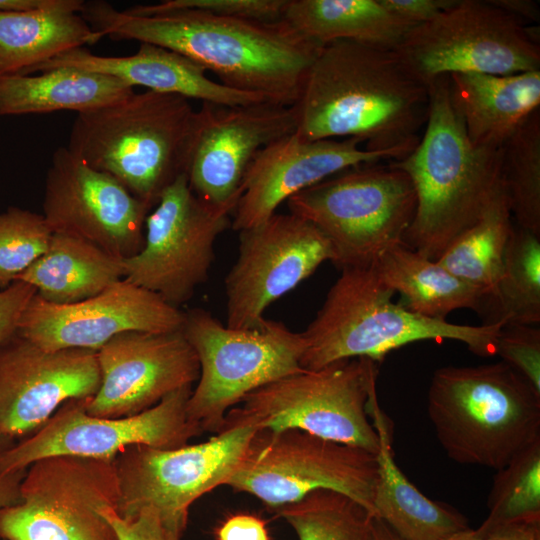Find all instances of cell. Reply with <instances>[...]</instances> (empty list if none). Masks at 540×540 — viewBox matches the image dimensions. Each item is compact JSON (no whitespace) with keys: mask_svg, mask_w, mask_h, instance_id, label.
Returning <instances> with one entry per match:
<instances>
[{"mask_svg":"<svg viewBox=\"0 0 540 540\" xmlns=\"http://www.w3.org/2000/svg\"><path fill=\"white\" fill-rule=\"evenodd\" d=\"M84 19L103 38L135 40L177 52L214 73L222 85L293 106L321 45L287 21L223 17L195 9H115L85 2Z\"/></svg>","mask_w":540,"mask_h":540,"instance_id":"obj_1","label":"cell"},{"mask_svg":"<svg viewBox=\"0 0 540 540\" xmlns=\"http://www.w3.org/2000/svg\"><path fill=\"white\" fill-rule=\"evenodd\" d=\"M291 107L301 139L353 138L398 161L421 138L429 87L393 49L334 41L320 49Z\"/></svg>","mask_w":540,"mask_h":540,"instance_id":"obj_2","label":"cell"},{"mask_svg":"<svg viewBox=\"0 0 540 540\" xmlns=\"http://www.w3.org/2000/svg\"><path fill=\"white\" fill-rule=\"evenodd\" d=\"M423 135L403 159L390 162L411 179L416 210L403 242L437 260L484 213L504 187L502 148L474 145L452 101L448 76L429 85Z\"/></svg>","mask_w":540,"mask_h":540,"instance_id":"obj_3","label":"cell"},{"mask_svg":"<svg viewBox=\"0 0 540 540\" xmlns=\"http://www.w3.org/2000/svg\"><path fill=\"white\" fill-rule=\"evenodd\" d=\"M196 110L181 95L146 90L77 114L66 146L150 209L186 174Z\"/></svg>","mask_w":540,"mask_h":540,"instance_id":"obj_4","label":"cell"},{"mask_svg":"<svg viewBox=\"0 0 540 540\" xmlns=\"http://www.w3.org/2000/svg\"><path fill=\"white\" fill-rule=\"evenodd\" d=\"M394 295L373 265L341 269L315 318L301 333V367L317 370L351 358L379 363L389 352L425 340L459 341L476 355H495L503 322L472 326L433 319L395 302Z\"/></svg>","mask_w":540,"mask_h":540,"instance_id":"obj_5","label":"cell"},{"mask_svg":"<svg viewBox=\"0 0 540 540\" xmlns=\"http://www.w3.org/2000/svg\"><path fill=\"white\" fill-rule=\"evenodd\" d=\"M428 416L446 455L494 470L540 440V393L504 362L434 371Z\"/></svg>","mask_w":540,"mask_h":540,"instance_id":"obj_6","label":"cell"},{"mask_svg":"<svg viewBox=\"0 0 540 540\" xmlns=\"http://www.w3.org/2000/svg\"><path fill=\"white\" fill-rule=\"evenodd\" d=\"M289 213L319 229L338 268L368 267L403 242L416 210L410 177L378 163L346 169L287 201Z\"/></svg>","mask_w":540,"mask_h":540,"instance_id":"obj_7","label":"cell"},{"mask_svg":"<svg viewBox=\"0 0 540 540\" xmlns=\"http://www.w3.org/2000/svg\"><path fill=\"white\" fill-rule=\"evenodd\" d=\"M377 375L378 363L368 358L303 369L248 394L239 407L229 410L224 425L297 429L377 454L379 436L369 410Z\"/></svg>","mask_w":540,"mask_h":540,"instance_id":"obj_8","label":"cell"},{"mask_svg":"<svg viewBox=\"0 0 540 540\" xmlns=\"http://www.w3.org/2000/svg\"><path fill=\"white\" fill-rule=\"evenodd\" d=\"M182 332L200 366L186 409L201 433H219L229 410L248 394L303 370L302 335L281 322L264 319L258 327L235 329L195 308L185 312Z\"/></svg>","mask_w":540,"mask_h":540,"instance_id":"obj_9","label":"cell"},{"mask_svg":"<svg viewBox=\"0 0 540 540\" xmlns=\"http://www.w3.org/2000/svg\"><path fill=\"white\" fill-rule=\"evenodd\" d=\"M254 425H225L209 440L173 449L133 445L114 459L119 499L115 512L131 518L156 513L170 540H181L191 505L226 485L257 432Z\"/></svg>","mask_w":540,"mask_h":540,"instance_id":"obj_10","label":"cell"},{"mask_svg":"<svg viewBox=\"0 0 540 540\" xmlns=\"http://www.w3.org/2000/svg\"><path fill=\"white\" fill-rule=\"evenodd\" d=\"M393 50L426 85L455 73L540 70L536 27L490 0H456L431 20L410 28Z\"/></svg>","mask_w":540,"mask_h":540,"instance_id":"obj_11","label":"cell"},{"mask_svg":"<svg viewBox=\"0 0 540 540\" xmlns=\"http://www.w3.org/2000/svg\"><path fill=\"white\" fill-rule=\"evenodd\" d=\"M377 454L310 433L257 430L226 485L274 511L315 490L342 493L373 516Z\"/></svg>","mask_w":540,"mask_h":540,"instance_id":"obj_12","label":"cell"},{"mask_svg":"<svg viewBox=\"0 0 540 540\" xmlns=\"http://www.w3.org/2000/svg\"><path fill=\"white\" fill-rule=\"evenodd\" d=\"M113 461L51 456L35 461L19 500L0 508L1 540H118L102 511L116 510Z\"/></svg>","mask_w":540,"mask_h":540,"instance_id":"obj_13","label":"cell"},{"mask_svg":"<svg viewBox=\"0 0 540 540\" xmlns=\"http://www.w3.org/2000/svg\"><path fill=\"white\" fill-rule=\"evenodd\" d=\"M234 210L233 205H214L199 198L182 174L148 214L142 249L124 259V280L179 308L207 281L215 241L230 225Z\"/></svg>","mask_w":540,"mask_h":540,"instance_id":"obj_14","label":"cell"},{"mask_svg":"<svg viewBox=\"0 0 540 540\" xmlns=\"http://www.w3.org/2000/svg\"><path fill=\"white\" fill-rule=\"evenodd\" d=\"M192 386L163 398L137 415L104 418L85 410L86 399L64 403L49 421L32 435L0 453V475L26 470L37 460L51 456H77L114 461L133 445L160 449L185 446L201 435L187 415Z\"/></svg>","mask_w":540,"mask_h":540,"instance_id":"obj_15","label":"cell"},{"mask_svg":"<svg viewBox=\"0 0 540 540\" xmlns=\"http://www.w3.org/2000/svg\"><path fill=\"white\" fill-rule=\"evenodd\" d=\"M333 261L328 239L309 221L275 213L239 231L237 259L225 278L227 321L235 329L258 327L266 308Z\"/></svg>","mask_w":540,"mask_h":540,"instance_id":"obj_16","label":"cell"},{"mask_svg":"<svg viewBox=\"0 0 540 540\" xmlns=\"http://www.w3.org/2000/svg\"><path fill=\"white\" fill-rule=\"evenodd\" d=\"M150 208L111 175L58 147L48 168L43 217L53 233L88 241L127 259L144 245Z\"/></svg>","mask_w":540,"mask_h":540,"instance_id":"obj_17","label":"cell"},{"mask_svg":"<svg viewBox=\"0 0 540 540\" xmlns=\"http://www.w3.org/2000/svg\"><path fill=\"white\" fill-rule=\"evenodd\" d=\"M295 131L291 106L268 101L233 106L203 102L196 110L186 169L190 188L210 204L236 207L256 155Z\"/></svg>","mask_w":540,"mask_h":540,"instance_id":"obj_18","label":"cell"},{"mask_svg":"<svg viewBox=\"0 0 540 540\" xmlns=\"http://www.w3.org/2000/svg\"><path fill=\"white\" fill-rule=\"evenodd\" d=\"M184 319L185 312L179 308L123 279L71 304L50 303L35 293L19 319L16 333L47 350L97 351L124 332L181 330Z\"/></svg>","mask_w":540,"mask_h":540,"instance_id":"obj_19","label":"cell"},{"mask_svg":"<svg viewBox=\"0 0 540 540\" xmlns=\"http://www.w3.org/2000/svg\"><path fill=\"white\" fill-rule=\"evenodd\" d=\"M99 386L97 351L47 350L15 333L0 343V434L24 439L64 403L91 398Z\"/></svg>","mask_w":540,"mask_h":540,"instance_id":"obj_20","label":"cell"},{"mask_svg":"<svg viewBox=\"0 0 540 540\" xmlns=\"http://www.w3.org/2000/svg\"><path fill=\"white\" fill-rule=\"evenodd\" d=\"M100 386L85 400L88 414L104 418L137 415L198 380L200 366L182 329L128 331L99 350Z\"/></svg>","mask_w":540,"mask_h":540,"instance_id":"obj_21","label":"cell"},{"mask_svg":"<svg viewBox=\"0 0 540 540\" xmlns=\"http://www.w3.org/2000/svg\"><path fill=\"white\" fill-rule=\"evenodd\" d=\"M385 160L395 157L367 150L357 139L306 141L296 132L287 135L263 148L250 164L232 228L239 232L256 226L296 193L346 169Z\"/></svg>","mask_w":540,"mask_h":540,"instance_id":"obj_22","label":"cell"},{"mask_svg":"<svg viewBox=\"0 0 540 540\" xmlns=\"http://www.w3.org/2000/svg\"><path fill=\"white\" fill-rule=\"evenodd\" d=\"M60 67L110 75L133 88L142 86L201 103L233 106L267 101L262 96L228 88L208 77L207 71L189 58L149 43H140L135 54L122 57L101 56L84 47L76 48L39 65L32 73Z\"/></svg>","mask_w":540,"mask_h":540,"instance_id":"obj_23","label":"cell"},{"mask_svg":"<svg viewBox=\"0 0 540 540\" xmlns=\"http://www.w3.org/2000/svg\"><path fill=\"white\" fill-rule=\"evenodd\" d=\"M448 79L452 101L476 146L501 149L540 109V70L509 75L455 73Z\"/></svg>","mask_w":540,"mask_h":540,"instance_id":"obj_24","label":"cell"},{"mask_svg":"<svg viewBox=\"0 0 540 540\" xmlns=\"http://www.w3.org/2000/svg\"><path fill=\"white\" fill-rule=\"evenodd\" d=\"M370 405V416L379 436L374 516L404 540H444L469 529L463 514L429 499L404 475L395 462L391 424L380 409L377 396Z\"/></svg>","mask_w":540,"mask_h":540,"instance_id":"obj_25","label":"cell"},{"mask_svg":"<svg viewBox=\"0 0 540 540\" xmlns=\"http://www.w3.org/2000/svg\"><path fill=\"white\" fill-rule=\"evenodd\" d=\"M85 2L65 0L58 7L0 12V76L30 75L39 65L102 37L81 15Z\"/></svg>","mask_w":540,"mask_h":540,"instance_id":"obj_26","label":"cell"},{"mask_svg":"<svg viewBox=\"0 0 540 540\" xmlns=\"http://www.w3.org/2000/svg\"><path fill=\"white\" fill-rule=\"evenodd\" d=\"M133 92V87L118 78L75 68L0 76V116L61 110L79 114L118 102Z\"/></svg>","mask_w":540,"mask_h":540,"instance_id":"obj_27","label":"cell"},{"mask_svg":"<svg viewBox=\"0 0 540 540\" xmlns=\"http://www.w3.org/2000/svg\"><path fill=\"white\" fill-rule=\"evenodd\" d=\"M125 277L124 259L83 239L53 233L46 252L17 276L54 304L91 298Z\"/></svg>","mask_w":540,"mask_h":540,"instance_id":"obj_28","label":"cell"},{"mask_svg":"<svg viewBox=\"0 0 540 540\" xmlns=\"http://www.w3.org/2000/svg\"><path fill=\"white\" fill-rule=\"evenodd\" d=\"M373 266L412 312L438 320L458 309L483 312L485 299L477 289L404 242L387 249Z\"/></svg>","mask_w":540,"mask_h":540,"instance_id":"obj_29","label":"cell"},{"mask_svg":"<svg viewBox=\"0 0 540 540\" xmlns=\"http://www.w3.org/2000/svg\"><path fill=\"white\" fill-rule=\"evenodd\" d=\"M283 19L321 46L353 41L394 49L415 26L380 0H288Z\"/></svg>","mask_w":540,"mask_h":540,"instance_id":"obj_30","label":"cell"},{"mask_svg":"<svg viewBox=\"0 0 540 540\" xmlns=\"http://www.w3.org/2000/svg\"><path fill=\"white\" fill-rule=\"evenodd\" d=\"M513 226L504 186L482 216L436 260L453 275L477 289L484 296V308L496 292Z\"/></svg>","mask_w":540,"mask_h":540,"instance_id":"obj_31","label":"cell"},{"mask_svg":"<svg viewBox=\"0 0 540 540\" xmlns=\"http://www.w3.org/2000/svg\"><path fill=\"white\" fill-rule=\"evenodd\" d=\"M485 324L536 325L540 322V236L514 224L502 273Z\"/></svg>","mask_w":540,"mask_h":540,"instance_id":"obj_32","label":"cell"},{"mask_svg":"<svg viewBox=\"0 0 540 540\" xmlns=\"http://www.w3.org/2000/svg\"><path fill=\"white\" fill-rule=\"evenodd\" d=\"M274 512L292 527L298 540H371L373 515L339 492L315 490Z\"/></svg>","mask_w":540,"mask_h":540,"instance_id":"obj_33","label":"cell"},{"mask_svg":"<svg viewBox=\"0 0 540 540\" xmlns=\"http://www.w3.org/2000/svg\"><path fill=\"white\" fill-rule=\"evenodd\" d=\"M502 174L515 224L540 236V109L502 147Z\"/></svg>","mask_w":540,"mask_h":540,"instance_id":"obj_34","label":"cell"},{"mask_svg":"<svg viewBox=\"0 0 540 540\" xmlns=\"http://www.w3.org/2000/svg\"><path fill=\"white\" fill-rule=\"evenodd\" d=\"M496 471L487 500L489 514L475 529L482 537L502 525L540 520V440Z\"/></svg>","mask_w":540,"mask_h":540,"instance_id":"obj_35","label":"cell"},{"mask_svg":"<svg viewBox=\"0 0 540 540\" xmlns=\"http://www.w3.org/2000/svg\"><path fill=\"white\" fill-rule=\"evenodd\" d=\"M52 236L42 214L18 207L0 213L1 290L46 252Z\"/></svg>","mask_w":540,"mask_h":540,"instance_id":"obj_36","label":"cell"},{"mask_svg":"<svg viewBox=\"0 0 540 540\" xmlns=\"http://www.w3.org/2000/svg\"><path fill=\"white\" fill-rule=\"evenodd\" d=\"M498 355L540 393V329L535 325L503 324L495 343Z\"/></svg>","mask_w":540,"mask_h":540,"instance_id":"obj_37","label":"cell"},{"mask_svg":"<svg viewBox=\"0 0 540 540\" xmlns=\"http://www.w3.org/2000/svg\"><path fill=\"white\" fill-rule=\"evenodd\" d=\"M288 0H165L153 9H195L213 15L275 22L283 20Z\"/></svg>","mask_w":540,"mask_h":540,"instance_id":"obj_38","label":"cell"},{"mask_svg":"<svg viewBox=\"0 0 540 540\" xmlns=\"http://www.w3.org/2000/svg\"><path fill=\"white\" fill-rule=\"evenodd\" d=\"M102 515L111 524L118 540H170L158 516L150 509L126 519L113 508L102 511Z\"/></svg>","mask_w":540,"mask_h":540,"instance_id":"obj_39","label":"cell"},{"mask_svg":"<svg viewBox=\"0 0 540 540\" xmlns=\"http://www.w3.org/2000/svg\"><path fill=\"white\" fill-rule=\"evenodd\" d=\"M35 293L32 285L21 281L0 290V343L16 333L19 319Z\"/></svg>","mask_w":540,"mask_h":540,"instance_id":"obj_40","label":"cell"},{"mask_svg":"<svg viewBox=\"0 0 540 540\" xmlns=\"http://www.w3.org/2000/svg\"><path fill=\"white\" fill-rule=\"evenodd\" d=\"M380 2L399 18L418 25L431 20L452 6L456 0H380Z\"/></svg>","mask_w":540,"mask_h":540,"instance_id":"obj_41","label":"cell"},{"mask_svg":"<svg viewBox=\"0 0 540 540\" xmlns=\"http://www.w3.org/2000/svg\"><path fill=\"white\" fill-rule=\"evenodd\" d=\"M217 540H270L265 523L249 514L227 518L216 531Z\"/></svg>","mask_w":540,"mask_h":540,"instance_id":"obj_42","label":"cell"},{"mask_svg":"<svg viewBox=\"0 0 540 540\" xmlns=\"http://www.w3.org/2000/svg\"><path fill=\"white\" fill-rule=\"evenodd\" d=\"M485 540H540V520L520 521L499 526Z\"/></svg>","mask_w":540,"mask_h":540,"instance_id":"obj_43","label":"cell"},{"mask_svg":"<svg viewBox=\"0 0 540 540\" xmlns=\"http://www.w3.org/2000/svg\"><path fill=\"white\" fill-rule=\"evenodd\" d=\"M495 6L513 15L527 25L539 22L540 9L532 0H490Z\"/></svg>","mask_w":540,"mask_h":540,"instance_id":"obj_44","label":"cell"},{"mask_svg":"<svg viewBox=\"0 0 540 540\" xmlns=\"http://www.w3.org/2000/svg\"><path fill=\"white\" fill-rule=\"evenodd\" d=\"M26 470L0 475V508L19 500L20 483Z\"/></svg>","mask_w":540,"mask_h":540,"instance_id":"obj_45","label":"cell"},{"mask_svg":"<svg viewBox=\"0 0 540 540\" xmlns=\"http://www.w3.org/2000/svg\"><path fill=\"white\" fill-rule=\"evenodd\" d=\"M65 0H0V12H27L62 5Z\"/></svg>","mask_w":540,"mask_h":540,"instance_id":"obj_46","label":"cell"},{"mask_svg":"<svg viewBox=\"0 0 540 540\" xmlns=\"http://www.w3.org/2000/svg\"><path fill=\"white\" fill-rule=\"evenodd\" d=\"M371 540H404L382 519L373 516L371 521Z\"/></svg>","mask_w":540,"mask_h":540,"instance_id":"obj_47","label":"cell"},{"mask_svg":"<svg viewBox=\"0 0 540 540\" xmlns=\"http://www.w3.org/2000/svg\"><path fill=\"white\" fill-rule=\"evenodd\" d=\"M444 540H485V538L480 536L475 529L469 528L467 530L453 534Z\"/></svg>","mask_w":540,"mask_h":540,"instance_id":"obj_48","label":"cell"},{"mask_svg":"<svg viewBox=\"0 0 540 540\" xmlns=\"http://www.w3.org/2000/svg\"><path fill=\"white\" fill-rule=\"evenodd\" d=\"M12 443H11V440L3 437L1 434H0V453L2 451H4L6 448H8L9 446H11Z\"/></svg>","mask_w":540,"mask_h":540,"instance_id":"obj_49","label":"cell"}]
</instances>
